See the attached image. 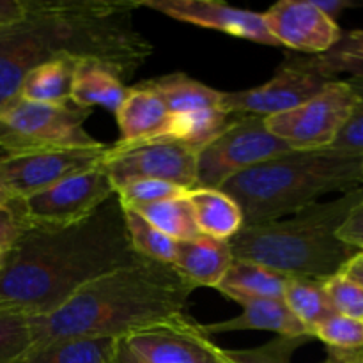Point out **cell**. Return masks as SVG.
<instances>
[{"instance_id": "cell-26", "label": "cell", "mask_w": 363, "mask_h": 363, "mask_svg": "<svg viewBox=\"0 0 363 363\" xmlns=\"http://www.w3.org/2000/svg\"><path fill=\"white\" fill-rule=\"evenodd\" d=\"M128 209H133L142 218L147 220L152 227H156L160 233L172 238L174 241L194 240V238L201 236L186 195L177 199H169V201L135 206V208Z\"/></svg>"}, {"instance_id": "cell-31", "label": "cell", "mask_w": 363, "mask_h": 363, "mask_svg": "<svg viewBox=\"0 0 363 363\" xmlns=\"http://www.w3.org/2000/svg\"><path fill=\"white\" fill-rule=\"evenodd\" d=\"M312 337H277L269 342L252 350H225L233 363H291L293 354Z\"/></svg>"}, {"instance_id": "cell-33", "label": "cell", "mask_w": 363, "mask_h": 363, "mask_svg": "<svg viewBox=\"0 0 363 363\" xmlns=\"http://www.w3.org/2000/svg\"><path fill=\"white\" fill-rule=\"evenodd\" d=\"M325 291L335 314L363 321V287L360 284L339 273L325 280Z\"/></svg>"}, {"instance_id": "cell-38", "label": "cell", "mask_w": 363, "mask_h": 363, "mask_svg": "<svg viewBox=\"0 0 363 363\" xmlns=\"http://www.w3.org/2000/svg\"><path fill=\"white\" fill-rule=\"evenodd\" d=\"M312 2H314L326 16L332 18V20H335L342 11L357 6V4L350 2V0H312Z\"/></svg>"}, {"instance_id": "cell-27", "label": "cell", "mask_w": 363, "mask_h": 363, "mask_svg": "<svg viewBox=\"0 0 363 363\" xmlns=\"http://www.w3.org/2000/svg\"><path fill=\"white\" fill-rule=\"evenodd\" d=\"M284 301L291 312L303 323L311 335L315 326L335 314L325 291V280L289 279Z\"/></svg>"}, {"instance_id": "cell-46", "label": "cell", "mask_w": 363, "mask_h": 363, "mask_svg": "<svg viewBox=\"0 0 363 363\" xmlns=\"http://www.w3.org/2000/svg\"><path fill=\"white\" fill-rule=\"evenodd\" d=\"M362 176H363V158H362Z\"/></svg>"}, {"instance_id": "cell-18", "label": "cell", "mask_w": 363, "mask_h": 363, "mask_svg": "<svg viewBox=\"0 0 363 363\" xmlns=\"http://www.w3.org/2000/svg\"><path fill=\"white\" fill-rule=\"evenodd\" d=\"M229 241L201 234L194 240L177 241L174 268L195 287H218L233 262Z\"/></svg>"}, {"instance_id": "cell-12", "label": "cell", "mask_w": 363, "mask_h": 363, "mask_svg": "<svg viewBox=\"0 0 363 363\" xmlns=\"http://www.w3.org/2000/svg\"><path fill=\"white\" fill-rule=\"evenodd\" d=\"M330 82L301 66L296 57L287 55L275 77L266 84L247 91L222 92V108L234 116H277L303 105Z\"/></svg>"}, {"instance_id": "cell-28", "label": "cell", "mask_w": 363, "mask_h": 363, "mask_svg": "<svg viewBox=\"0 0 363 363\" xmlns=\"http://www.w3.org/2000/svg\"><path fill=\"white\" fill-rule=\"evenodd\" d=\"M124 218H126L131 245H133L135 252L140 257L165 262V264H174L177 241L160 233L156 227H152L147 220L142 218L133 209L124 208Z\"/></svg>"}, {"instance_id": "cell-5", "label": "cell", "mask_w": 363, "mask_h": 363, "mask_svg": "<svg viewBox=\"0 0 363 363\" xmlns=\"http://www.w3.org/2000/svg\"><path fill=\"white\" fill-rule=\"evenodd\" d=\"M363 186L362 158L321 149L289 151L230 177L218 190L234 199L243 227L280 220L332 191Z\"/></svg>"}, {"instance_id": "cell-37", "label": "cell", "mask_w": 363, "mask_h": 363, "mask_svg": "<svg viewBox=\"0 0 363 363\" xmlns=\"http://www.w3.org/2000/svg\"><path fill=\"white\" fill-rule=\"evenodd\" d=\"M30 9V0H0V27L23 20Z\"/></svg>"}, {"instance_id": "cell-24", "label": "cell", "mask_w": 363, "mask_h": 363, "mask_svg": "<svg viewBox=\"0 0 363 363\" xmlns=\"http://www.w3.org/2000/svg\"><path fill=\"white\" fill-rule=\"evenodd\" d=\"M78 60L82 59L59 57V59L41 64L25 78L18 96L27 101L50 103V105L71 101L73 78Z\"/></svg>"}, {"instance_id": "cell-21", "label": "cell", "mask_w": 363, "mask_h": 363, "mask_svg": "<svg viewBox=\"0 0 363 363\" xmlns=\"http://www.w3.org/2000/svg\"><path fill=\"white\" fill-rule=\"evenodd\" d=\"M119 339H57L34 344L16 363H113Z\"/></svg>"}, {"instance_id": "cell-47", "label": "cell", "mask_w": 363, "mask_h": 363, "mask_svg": "<svg viewBox=\"0 0 363 363\" xmlns=\"http://www.w3.org/2000/svg\"><path fill=\"white\" fill-rule=\"evenodd\" d=\"M229 360H230V358H229Z\"/></svg>"}, {"instance_id": "cell-40", "label": "cell", "mask_w": 363, "mask_h": 363, "mask_svg": "<svg viewBox=\"0 0 363 363\" xmlns=\"http://www.w3.org/2000/svg\"><path fill=\"white\" fill-rule=\"evenodd\" d=\"M113 363H147L145 360H142L135 351H131V347L128 346L126 340L119 339L117 340V347H116V357H113Z\"/></svg>"}, {"instance_id": "cell-29", "label": "cell", "mask_w": 363, "mask_h": 363, "mask_svg": "<svg viewBox=\"0 0 363 363\" xmlns=\"http://www.w3.org/2000/svg\"><path fill=\"white\" fill-rule=\"evenodd\" d=\"M34 344V319L0 314V363H16Z\"/></svg>"}, {"instance_id": "cell-16", "label": "cell", "mask_w": 363, "mask_h": 363, "mask_svg": "<svg viewBox=\"0 0 363 363\" xmlns=\"http://www.w3.org/2000/svg\"><path fill=\"white\" fill-rule=\"evenodd\" d=\"M116 117L121 131L119 145L170 137L172 133V113L165 99L147 82L128 87L126 98Z\"/></svg>"}, {"instance_id": "cell-9", "label": "cell", "mask_w": 363, "mask_h": 363, "mask_svg": "<svg viewBox=\"0 0 363 363\" xmlns=\"http://www.w3.org/2000/svg\"><path fill=\"white\" fill-rule=\"evenodd\" d=\"M358 103L346 80H332L303 105L266 117V126L293 151L328 149Z\"/></svg>"}, {"instance_id": "cell-1", "label": "cell", "mask_w": 363, "mask_h": 363, "mask_svg": "<svg viewBox=\"0 0 363 363\" xmlns=\"http://www.w3.org/2000/svg\"><path fill=\"white\" fill-rule=\"evenodd\" d=\"M113 194L67 225H34L0 269V314L46 318L92 280L140 261Z\"/></svg>"}, {"instance_id": "cell-43", "label": "cell", "mask_w": 363, "mask_h": 363, "mask_svg": "<svg viewBox=\"0 0 363 363\" xmlns=\"http://www.w3.org/2000/svg\"><path fill=\"white\" fill-rule=\"evenodd\" d=\"M11 201H14L13 197H9V195L6 194V191L2 190V188H0V206H6V204H9Z\"/></svg>"}, {"instance_id": "cell-34", "label": "cell", "mask_w": 363, "mask_h": 363, "mask_svg": "<svg viewBox=\"0 0 363 363\" xmlns=\"http://www.w3.org/2000/svg\"><path fill=\"white\" fill-rule=\"evenodd\" d=\"M328 149L340 155L363 158V101L360 99Z\"/></svg>"}, {"instance_id": "cell-3", "label": "cell", "mask_w": 363, "mask_h": 363, "mask_svg": "<svg viewBox=\"0 0 363 363\" xmlns=\"http://www.w3.org/2000/svg\"><path fill=\"white\" fill-rule=\"evenodd\" d=\"M197 289L172 264L142 257L92 280L46 318L34 319L35 344L57 339H126L188 314Z\"/></svg>"}, {"instance_id": "cell-30", "label": "cell", "mask_w": 363, "mask_h": 363, "mask_svg": "<svg viewBox=\"0 0 363 363\" xmlns=\"http://www.w3.org/2000/svg\"><path fill=\"white\" fill-rule=\"evenodd\" d=\"M314 339L323 340L328 350L362 351L363 350V321L333 314L312 332Z\"/></svg>"}, {"instance_id": "cell-10", "label": "cell", "mask_w": 363, "mask_h": 363, "mask_svg": "<svg viewBox=\"0 0 363 363\" xmlns=\"http://www.w3.org/2000/svg\"><path fill=\"white\" fill-rule=\"evenodd\" d=\"M106 149L108 145L23 155L0 152V188L9 197L25 201L66 177L99 167L105 160Z\"/></svg>"}, {"instance_id": "cell-14", "label": "cell", "mask_w": 363, "mask_h": 363, "mask_svg": "<svg viewBox=\"0 0 363 363\" xmlns=\"http://www.w3.org/2000/svg\"><path fill=\"white\" fill-rule=\"evenodd\" d=\"M138 7H147L184 23L213 28L234 38L248 39L268 46H279L269 34L262 13L240 9L215 0H142Z\"/></svg>"}, {"instance_id": "cell-13", "label": "cell", "mask_w": 363, "mask_h": 363, "mask_svg": "<svg viewBox=\"0 0 363 363\" xmlns=\"http://www.w3.org/2000/svg\"><path fill=\"white\" fill-rule=\"evenodd\" d=\"M131 351L147 363H233L190 315L128 335Z\"/></svg>"}, {"instance_id": "cell-19", "label": "cell", "mask_w": 363, "mask_h": 363, "mask_svg": "<svg viewBox=\"0 0 363 363\" xmlns=\"http://www.w3.org/2000/svg\"><path fill=\"white\" fill-rule=\"evenodd\" d=\"M126 94L128 87L116 69L94 59L78 60L71 91V101L74 105L82 108L99 105L117 113Z\"/></svg>"}, {"instance_id": "cell-42", "label": "cell", "mask_w": 363, "mask_h": 363, "mask_svg": "<svg viewBox=\"0 0 363 363\" xmlns=\"http://www.w3.org/2000/svg\"><path fill=\"white\" fill-rule=\"evenodd\" d=\"M347 85L353 89V92L357 94V98L363 101V77H354V78H347Z\"/></svg>"}, {"instance_id": "cell-22", "label": "cell", "mask_w": 363, "mask_h": 363, "mask_svg": "<svg viewBox=\"0 0 363 363\" xmlns=\"http://www.w3.org/2000/svg\"><path fill=\"white\" fill-rule=\"evenodd\" d=\"M145 82L165 99L174 117L194 116L222 106V92L194 80L184 73L165 74Z\"/></svg>"}, {"instance_id": "cell-36", "label": "cell", "mask_w": 363, "mask_h": 363, "mask_svg": "<svg viewBox=\"0 0 363 363\" xmlns=\"http://www.w3.org/2000/svg\"><path fill=\"white\" fill-rule=\"evenodd\" d=\"M337 236L350 247L357 248L358 252H363V201L358 202L353 211L347 215Z\"/></svg>"}, {"instance_id": "cell-39", "label": "cell", "mask_w": 363, "mask_h": 363, "mask_svg": "<svg viewBox=\"0 0 363 363\" xmlns=\"http://www.w3.org/2000/svg\"><path fill=\"white\" fill-rule=\"evenodd\" d=\"M340 273L363 287V252H358Z\"/></svg>"}, {"instance_id": "cell-11", "label": "cell", "mask_w": 363, "mask_h": 363, "mask_svg": "<svg viewBox=\"0 0 363 363\" xmlns=\"http://www.w3.org/2000/svg\"><path fill=\"white\" fill-rule=\"evenodd\" d=\"M116 194L103 167L74 174L53 186L21 201L30 227L67 225L92 215L103 202Z\"/></svg>"}, {"instance_id": "cell-44", "label": "cell", "mask_w": 363, "mask_h": 363, "mask_svg": "<svg viewBox=\"0 0 363 363\" xmlns=\"http://www.w3.org/2000/svg\"><path fill=\"white\" fill-rule=\"evenodd\" d=\"M6 257H7V250H4V248H0V269H2L4 262H6Z\"/></svg>"}, {"instance_id": "cell-23", "label": "cell", "mask_w": 363, "mask_h": 363, "mask_svg": "<svg viewBox=\"0 0 363 363\" xmlns=\"http://www.w3.org/2000/svg\"><path fill=\"white\" fill-rule=\"evenodd\" d=\"M287 282H289V277L280 275L273 269L254 264V262L233 259L225 277L216 289L230 300L234 296L284 300Z\"/></svg>"}, {"instance_id": "cell-2", "label": "cell", "mask_w": 363, "mask_h": 363, "mask_svg": "<svg viewBox=\"0 0 363 363\" xmlns=\"http://www.w3.org/2000/svg\"><path fill=\"white\" fill-rule=\"evenodd\" d=\"M130 0H30L23 20L0 27V105L25 78L59 57L94 59L128 80L152 53Z\"/></svg>"}, {"instance_id": "cell-45", "label": "cell", "mask_w": 363, "mask_h": 363, "mask_svg": "<svg viewBox=\"0 0 363 363\" xmlns=\"http://www.w3.org/2000/svg\"><path fill=\"white\" fill-rule=\"evenodd\" d=\"M354 363H363V357H362V358H358V360L354 362Z\"/></svg>"}, {"instance_id": "cell-25", "label": "cell", "mask_w": 363, "mask_h": 363, "mask_svg": "<svg viewBox=\"0 0 363 363\" xmlns=\"http://www.w3.org/2000/svg\"><path fill=\"white\" fill-rule=\"evenodd\" d=\"M307 69L335 80L337 74L350 73V78L363 77V30L342 32L340 39L321 55L296 57Z\"/></svg>"}, {"instance_id": "cell-15", "label": "cell", "mask_w": 363, "mask_h": 363, "mask_svg": "<svg viewBox=\"0 0 363 363\" xmlns=\"http://www.w3.org/2000/svg\"><path fill=\"white\" fill-rule=\"evenodd\" d=\"M277 43L308 55L328 52L340 39V27L312 0H280L262 13Z\"/></svg>"}, {"instance_id": "cell-32", "label": "cell", "mask_w": 363, "mask_h": 363, "mask_svg": "<svg viewBox=\"0 0 363 363\" xmlns=\"http://www.w3.org/2000/svg\"><path fill=\"white\" fill-rule=\"evenodd\" d=\"M116 195L123 208H135V206L183 197L186 195V190L172 183H165V181L138 179L117 188Z\"/></svg>"}, {"instance_id": "cell-8", "label": "cell", "mask_w": 363, "mask_h": 363, "mask_svg": "<svg viewBox=\"0 0 363 363\" xmlns=\"http://www.w3.org/2000/svg\"><path fill=\"white\" fill-rule=\"evenodd\" d=\"M103 170L113 188L138 179H158L190 191L197 188V152L172 137L106 149Z\"/></svg>"}, {"instance_id": "cell-17", "label": "cell", "mask_w": 363, "mask_h": 363, "mask_svg": "<svg viewBox=\"0 0 363 363\" xmlns=\"http://www.w3.org/2000/svg\"><path fill=\"white\" fill-rule=\"evenodd\" d=\"M233 300L241 305L243 314L229 321L202 325L209 337L215 333L241 332V330H266V332L279 333L280 337H312L284 300L248 296H234Z\"/></svg>"}, {"instance_id": "cell-7", "label": "cell", "mask_w": 363, "mask_h": 363, "mask_svg": "<svg viewBox=\"0 0 363 363\" xmlns=\"http://www.w3.org/2000/svg\"><path fill=\"white\" fill-rule=\"evenodd\" d=\"M293 149L272 133L266 117L241 116L197 155V188L218 190L230 177Z\"/></svg>"}, {"instance_id": "cell-41", "label": "cell", "mask_w": 363, "mask_h": 363, "mask_svg": "<svg viewBox=\"0 0 363 363\" xmlns=\"http://www.w3.org/2000/svg\"><path fill=\"white\" fill-rule=\"evenodd\" d=\"M362 357H363V350L362 351L328 350V358H326L323 363H354Z\"/></svg>"}, {"instance_id": "cell-35", "label": "cell", "mask_w": 363, "mask_h": 363, "mask_svg": "<svg viewBox=\"0 0 363 363\" xmlns=\"http://www.w3.org/2000/svg\"><path fill=\"white\" fill-rule=\"evenodd\" d=\"M28 229L30 223L25 216L20 199L0 206V248L9 252Z\"/></svg>"}, {"instance_id": "cell-20", "label": "cell", "mask_w": 363, "mask_h": 363, "mask_svg": "<svg viewBox=\"0 0 363 363\" xmlns=\"http://www.w3.org/2000/svg\"><path fill=\"white\" fill-rule=\"evenodd\" d=\"M199 233L229 241L243 229V213L233 197L222 190L194 188L186 191Z\"/></svg>"}, {"instance_id": "cell-6", "label": "cell", "mask_w": 363, "mask_h": 363, "mask_svg": "<svg viewBox=\"0 0 363 363\" xmlns=\"http://www.w3.org/2000/svg\"><path fill=\"white\" fill-rule=\"evenodd\" d=\"M91 113L92 108H82L73 101L50 105L27 101L16 94L0 105V152L23 155L101 147L105 144L84 128Z\"/></svg>"}, {"instance_id": "cell-4", "label": "cell", "mask_w": 363, "mask_h": 363, "mask_svg": "<svg viewBox=\"0 0 363 363\" xmlns=\"http://www.w3.org/2000/svg\"><path fill=\"white\" fill-rule=\"evenodd\" d=\"M363 201V186L330 202H315L287 220L243 227L229 240L234 259L254 262L289 279L328 280L358 254L339 240L340 225Z\"/></svg>"}]
</instances>
